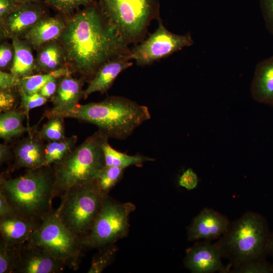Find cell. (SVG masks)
<instances>
[{
    "label": "cell",
    "instance_id": "cell-10",
    "mask_svg": "<svg viewBox=\"0 0 273 273\" xmlns=\"http://www.w3.org/2000/svg\"><path fill=\"white\" fill-rule=\"evenodd\" d=\"M157 20V29L130 49L129 58L139 66L150 65L194 43L190 32L184 35L173 33L167 29L160 17Z\"/></svg>",
    "mask_w": 273,
    "mask_h": 273
},
{
    "label": "cell",
    "instance_id": "cell-43",
    "mask_svg": "<svg viewBox=\"0 0 273 273\" xmlns=\"http://www.w3.org/2000/svg\"><path fill=\"white\" fill-rule=\"evenodd\" d=\"M266 252L273 258V233L269 234L268 237L266 246Z\"/></svg>",
    "mask_w": 273,
    "mask_h": 273
},
{
    "label": "cell",
    "instance_id": "cell-44",
    "mask_svg": "<svg viewBox=\"0 0 273 273\" xmlns=\"http://www.w3.org/2000/svg\"><path fill=\"white\" fill-rule=\"evenodd\" d=\"M19 4L43 3V0H16ZM44 4V3H43Z\"/></svg>",
    "mask_w": 273,
    "mask_h": 273
},
{
    "label": "cell",
    "instance_id": "cell-18",
    "mask_svg": "<svg viewBox=\"0 0 273 273\" xmlns=\"http://www.w3.org/2000/svg\"><path fill=\"white\" fill-rule=\"evenodd\" d=\"M250 93L255 101L273 106V56L261 60L256 65Z\"/></svg>",
    "mask_w": 273,
    "mask_h": 273
},
{
    "label": "cell",
    "instance_id": "cell-16",
    "mask_svg": "<svg viewBox=\"0 0 273 273\" xmlns=\"http://www.w3.org/2000/svg\"><path fill=\"white\" fill-rule=\"evenodd\" d=\"M131 60L129 54L116 56L104 62L88 81V85L84 90L83 98L86 99L95 92L106 93L120 73L133 65Z\"/></svg>",
    "mask_w": 273,
    "mask_h": 273
},
{
    "label": "cell",
    "instance_id": "cell-35",
    "mask_svg": "<svg viewBox=\"0 0 273 273\" xmlns=\"http://www.w3.org/2000/svg\"><path fill=\"white\" fill-rule=\"evenodd\" d=\"M15 50L13 43L3 42L0 46L1 71H10L14 59Z\"/></svg>",
    "mask_w": 273,
    "mask_h": 273
},
{
    "label": "cell",
    "instance_id": "cell-30",
    "mask_svg": "<svg viewBox=\"0 0 273 273\" xmlns=\"http://www.w3.org/2000/svg\"><path fill=\"white\" fill-rule=\"evenodd\" d=\"M18 261L17 245L0 243V273H15Z\"/></svg>",
    "mask_w": 273,
    "mask_h": 273
},
{
    "label": "cell",
    "instance_id": "cell-15",
    "mask_svg": "<svg viewBox=\"0 0 273 273\" xmlns=\"http://www.w3.org/2000/svg\"><path fill=\"white\" fill-rule=\"evenodd\" d=\"M221 257V253L216 244L199 242L187 251L184 263L185 266L194 273L224 271Z\"/></svg>",
    "mask_w": 273,
    "mask_h": 273
},
{
    "label": "cell",
    "instance_id": "cell-20",
    "mask_svg": "<svg viewBox=\"0 0 273 273\" xmlns=\"http://www.w3.org/2000/svg\"><path fill=\"white\" fill-rule=\"evenodd\" d=\"M0 218L2 240L13 245L28 240L41 222L30 221L16 215Z\"/></svg>",
    "mask_w": 273,
    "mask_h": 273
},
{
    "label": "cell",
    "instance_id": "cell-23",
    "mask_svg": "<svg viewBox=\"0 0 273 273\" xmlns=\"http://www.w3.org/2000/svg\"><path fill=\"white\" fill-rule=\"evenodd\" d=\"M26 115L24 111L17 110L1 113L0 138L6 142L32 131L33 128L23 125Z\"/></svg>",
    "mask_w": 273,
    "mask_h": 273
},
{
    "label": "cell",
    "instance_id": "cell-8",
    "mask_svg": "<svg viewBox=\"0 0 273 273\" xmlns=\"http://www.w3.org/2000/svg\"><path fill=\"white\" fill-rule=\"evenodd\" d=\"M135 209L130 202L121 203L106 196L89 232L80 240L84 249L114 244L127 236L129 217Z\"/></svg>",
    "mask_w": 273,
    "mask_h": 273
},
{
    "label": "cell",
    "instance_id": "cell-14",
    "mask_svg": "<svg viewBox=\"0 0 273 273\" xmlns=\"http://www.w3.org/2000/svg\"><path fill=\"white\" fill-rule=\"evenodd\" d=\"M230 223L222 214L214 210L205 208L195 217L188 229L189 241L200 239L211 240L224 235Z\"/></svg>",
    "mask_w": 273,
    "mask_h": 273
},
{
    "label": "cell",
    "instance_id": "cell-9",
    "mask_svg": "<svg viewBox=\"0 0 273 273\" xmlns=\"http://www.w3.org/2000/svg\"><path fill=\"white\" fill-rule=\"evenodd\" d=\"M76 269L83 249L80 240L63 223L56 211L46 216L27 240Z\"/></svg>",
    "mask_w": 273,
    "mask_h": 273
},
{
    "label": "cell",
    "instance_id": "cell-2",
    "mask_svg": "<svg viewBox=\"0 0 273 273\" xmlns=\"http://www.w3.org/2000/svg\"><path fill=\"white\" fill-rule=\"evenodd\" d=\"M0 191L15 215L36 222H40L54 211L52 199L58 194L52 166L30 169L15 178L1 176Z\"/></svg>",
    "mask_w": 273,
    "mask_h": 273
},
{
    "label": "cell",
    "instance_id": "cell-42",
    "mask_svg": "<svg viewBox=\"0 0 273 273\" xmlns=\"http://www.w3.org/2000/svg\"><path fill=\"white\" fill-rule=\"evenodd\" d=\"M14 157L13 151L11 147L6 144L0 145V164L2 165L5 163H7Z\"/></svg>",
    "mask_w": 273,
    "mask_h": 273
},
{
    "label": "cell",
    "instance_id": "cell-31",
    "mask_svg": "<svg viewBox=\"0 0 273 273\" xmlns=\"http://www.w3.org/2000/svg\"><path fill=\"white\" fill-rule=\"evenodd\" d=\"M95 0H43V3L65 17L74 13L81 6L94 4Z\"/></svg>",
    "mask_w": 273,
    "mask_h": 273
},
{
    "label": "cell",
    "instance_id": "cell-21",
    "mask_svg": "<svg viewBox=\"0 0 273 273\" xmlns=\"http://www.w3.org/2000/svg\"><path fill=\"white\" fill-rule=\"evenodd\" d=\"M37 51L36 72L50 73L67 68L63 49L57 40L44 43Z\"/></svg>",
    "mask_w": 273,
    "mask_h": 273
},
{
    "label": "cell",
    "instance_id": "cell-41",
    "mask_svg": "<svg viewBox=\"0 0 273 273\" xmlns=\"http://www.w3.org/2000/svg\"><path fill=\"white\" fill-rule=\"evenodd\" d=\"M15 215L3 193L0 191V218Z\"/></svg>",
    "mask_w": 273,
    "mask_h": 273
},
{
    "label": "cell",
    "instance_id": "cell-17",
    "mask_svg": "<svg viewBox=\"0 0 273 273\" xmlns=\"http://www.w3.org/2000/svg\"><path fill=\"white\" fill-rule=\"evenodd\" d=\"M37 131H30L27 136L18 141L13 149L14 169H36L44 165L45 144Z\"/></svg>",
    "mask_w": 273,
    "mask_h": 273
},
{
    "label": "cell",
    "instance_id": "cell-26",
    "mask_svg": "<svg viewBox=\"0 0 273 273\" xmlns=\"http://www.w3.org/2000/svg\"><path fill=\"white\" fill-rule=\"evenodd\" d=\"M71 74L67 68L50 73H40L21 78L19 86L27 95L37 93L48 81L54 78H59L67 74Z\"/></svg>",
    "mask_w": 273,
    "mask_h": 273
},
{
    "label": "cell",
    "instance_id": "cell-36",
    "mask_svg": "<svg viewBox=\"0 0 273 273\" xmlns=\"http://www.w3.org/2000/svg\"><path fill=\"white\" fill-rule=\"evenodd\" d=\"M259 3L266 28L273 36V0H259Z\"/></svg>",
    "mask_w": 273,
    "mask_h": 273
},
{
    "label": "cell",
    "instance_id": "cell-24",
    "mask_svg": "<svg viewBox=\"0 0 273 273\" xmlns=\"http://www.w3.org/2000/svg\"><path fill=\"white\" fill-rule=\"evenodd\" d=\"M105 165L116 166L122 169L131 165L141 166L144 162L153 161L155 159L142 155H129L118 151L106 141L103 146Z\"/></svg>",
    "mask_w": 273,
    "mask_h": 273
},
{
    "label": "cell",
    "instance_id": "cell-40",
    "mask_svg": "<svg viewBox=\"0 0 273 273\" xmlns=\"http://www.w3.org/2000/svg\"><path fill=\"white\" fill-rule=\"evenodd\" d=\"M58 80V78H54L49 80L41 87L38 93L47 99H51L56 93Z\"/></svg>",
    "mask_w": 273,
    "mask_h": 273
},
{
    "label": "cell",
    "instance_id": "cell-6",
    "mask_svg": "<svg viewBox=\"0 0 273 273\" xmlns=\"http://www.w3.org/2000/svg\"><path fill=\"white\" fill-rule=\"evenodd\" d=\"M98 4L128 45L143 41L151 22L160 17L157 0H100Z\"/></svg>",
    "mask_w": 273,
    "mask_h": 273
},
{
    "label": "cell",
    "instance_id": "cell-25",
    "mask_svg": "<svg viewBox=\"0 0 273 273\" xmlns=\"http://www.w3.org/2000/svg\"><path fill=\"white\" fill-rule=\"evenodd\" d=\"M77 136L73 135L57 141H49L45 144L44 166H52L62 161L74 148Z\"/></svg>",
    "mask_w": 273,
    "mask_h": 273
},
{
    "label": "cell",
    "instance_id": "cell-33",
    "mask_svg": "<svg viewBox=\"0 0 273 273\" xmlns=\"http://www.w3.org/2000/svg\"><path fill=\"white\" fill-rule=\"evenodd\" d=\"M18 89L20 95V106L26 114L31 109L44 105L48 100L38 93L27 95L20 86H18Z\"/></svg>",
    "mask_w": 273,
    "mask_h": 273
},
{
    "label": "cell",
    "instance_id": "cell-4",
    "mask_svg": "<svg viewBox=\"0 0 273 273\" xmlns=\"http://www.w3.org/2000/svg\"><path fill=\"white\" fill-rule=\"evenodd\" d=\"M216 244L222 256L236 266L263 259L269 236L266 220L249 212L235 221Z\"/></svg>",
    "mask_w": 273,
    "mask_h": 273
},
{
    "label": "cell",
    "instance_id": "cell-12",
    "mask_svg": "<svg viewBox=\"0 0 273 273\" xmlns=\"http://www.w3.org/2000/svg\"><path fill=\"white\" fill-rule=\"evenodd\" d=\"M18 261L15 273H56L68 266L43 249L28 241L17 245Z\"/></svg>",
    "mask_w": 273,
    "mask_h": 273
},
{
    "label": "cell",
    "instance_id": "cell-34",
    "mask_svg": "<svg viewBox=\"0 0 273 273\" xmlns=\"http://www.w3.org/2000/svg\"><path fill=\"white\" fill-rule=\"evenodd\" d=\"M235 272L242 273L272 272V264H269L263 259L252 261L236 267Z\"/></svg>",
    "mask_w": 273,
    "mask_h": 273
},
{
    "label": "cell",
    "instance_id": "cell-27",
    "mask_svg": "<svg viewBox=\"0 0 273 273\" xmlns=\"http://www.w3.org/2000/svg\"><path fill=\"white\" fill-rule=\"evenodd\" d=\"M48 120L37 132L43 140L57 141L65 136L64 117L58 115H47Z\"/></svg>",
    "mask_w": 273,
    "mask_h": 273
},
{
    "label": "cell",
    "instance_id": "cell-13",
    "mask_svg": "<svg viewBox=\"0 0 273 273\" xmlns=\"http://www.w3.org/2000/svg\"><path fill=\"white\" fill-rule=\"evenodd\" d=\"M86 80L80 77H73L67 74L58 78L57 88L51 99L53 108L47 112V115L63 116L75 108L81 98H83V86Z\"/></svg>",
    "mask_w": 273,
    "mask_h": 273
},
{
    "label": "cell",
    "instance_id": "cell-22",
    "mask_svg": "<svg viewBox=\"0 0 273 273\" xmlns=\"http://www.w3.org/2000/svg\"><path fill=\"white\" fill-rule=\"evenodd\" d=\"M15 55L10 72L21 78L34 74L35 71V58L31 45L24 39H12Z\"/></svg>",
    "mask_w": 273,
    "mask_h": 273
},
{
    "label": "cell",
    "instance_id": "cell-7",
    "mask_svg": "<svg viewBox=\"0 0 273 273\" xmlns=\"http://www.w3.org/2000/svg\"><path fill=\"white\" fill-rule=\"evenodd\" d=\"M94 180L64 191L56 212L63 223L79 240L90 231L105 197Z\"/></svg>",
    "mask_w": 273,
    "mask_h": 273
},
{
    "label": "cell",
    "instance_id": "cell-37",
    "mask_svg": "<svg viewBox=\"0 0 273 273\" xmlns=\"http://www.w3.org/2000/svg\"><path fill=\"white\" fill-rule=\"evenodd\" d=\"M198 176L191 168L185 170L178 179L179 186L189 191L195 189L198 185Z\"/></svg>",
    "mask_w": 273,
    "mask_h": 273
},
{
    "label": "cell",
    "instance_id": "cell-28",
    "mask_svg": "<svg viewBox=\"0 0 273 273\" xmlns=\"http://www.w3.org/2000/svg\"><path fill=\"white\" fill-rule=\"evenodd\" d=\"M124 169L116 166H105L94 180L99 190L105 195L120 180Z\"/></svg>",
    "mask_w": 273,
    "mask_h": 273
},
{
    "label": "cell",
    "instance_id": "cell-38",
    "mask_svg": "<svg viewBox=\"0 0 273 273\" xmlns=\"http://www.w3.org/2000/svg\"><path fill=\"white\" fill-rule=\"evenodd\" d=\"M20 78L11 72L0 71V90L14 88L19 84Z\"/></svg>",
    "mask_w": 273,
    "mask_h": 273
},
{
    "label": "cell",
    "instance_id": "cell-29",
    "mask_svg": "<svg viewBox=\"0 0 273 273\" xmlns=\"http://www.w3.org/2000/svg\"><path fill=\"white\" fill-rule=\"evenodd\" d=\"M99 251L92 258L88 273H101L114 260L117 252L114 244L98 248Z\"/></svg>",
    "mask_w": 273,
    "mask_h": 273
},
{
    "label": "cell",
    "instance_id": "cell-3",
    "mask_svg": "<svg viewBox=\"0 0 273 273\" xmlns=\"http://www.w3.org/2000/svg\"><path fill=\"white\" fill-rule=\"evenodd\" d=\"M97 126L108 138L125 140L151 118L149 108L128 98L110 96L98 102L77 105L63 116Z\"/></svg>",
    "mask_w": 273,
    "mask_h": 273
},
{
    "label": "cell",
    "instance_id": "cell-39",
    "mask_svg": "<svg viewBox=\"0 0 273 273\" xmlns=\"http://www.w3.org/2000/svg\"><path fill=\"white\" fill-rule=\"evenodd\" d=\"M20 4L16 0H0V24Z\"/></svg>",
    "mask_w": 273,
    "mask_h": 273
},
{
    "label": "cell",
    "instance_id": "cell-19",
    "mask_svg": "<svg viewBox=\"0 0 273 273\" xmlns=\"http://www.w3.org/2000/svg\"><path fill=\"white\" fill-rule=\"evenodd\" d=\"M66 25L65 17L59 15L47 16L38 21L25 35L33 49L37 50L44 43L57 40Z\"/></svg>",
    "mask_w": 273,
    "mask_h": 273
},
{
    "label": "cell",
    "instance_id": "cell-11",
    "mask_svg": "<svg viewBox=\"0 0 273 273\" xmlns=\"http://www.w3.org/2000/svg\"><path fill=\"white\" fill-rule=\"evenodd\" d=\"M48 16L43 3L21 4L0 24L1 38L23 39L32 27Z\"/></svg>",
    "mask_w": 273,
    "mask_h": 273
},
{
    "label": "cell",
    "instance_id": "cell-1",
    "mask_svg": "<svg viewBox=\"0 0 273 273\" xmlns=\"http://www.w3.org/2000/svg\"><path fill=\"white\" fill-rule=\"evenodd\" d=\"M65 18V27L57 40L72 74L77 73L88 81L109 59L130 54L128 45L96 2Z\"/></svg>",
    "mask_w": 273,
    "mask_h": 273
},
{
    "label": "cell",
    "instance_id": "cell-5",
    "mask_svg": "<svg viewBox=\"0 0 273 273\" xmlns=\"http://www.w3.org/2000/svg\"><path fill=\"white\" fill-rule=\"evenodd\" d=\"M108 139L98 130L75 148L62 161L52 165L58 194L95 179L106 166L103 146Z\"/></svg>",
    "mask_w": 273,
    "mask_h": 273
},
{
    "label": "cell",
    "instance_id": "cell-32",
    "mask_svg": "<svg viewBox=\"0 0 273 273\" xmlns=\"http://www.w3.org/2000/svg\"><path fill=\"white\" fill-rule=\"evenodd\" d=\"M18 102H20V99L18 87L0 90L1 113L16 110Z\"/></svg>",
    "mask_w": 273,
    "mask_h": 273
}]
</instances>
